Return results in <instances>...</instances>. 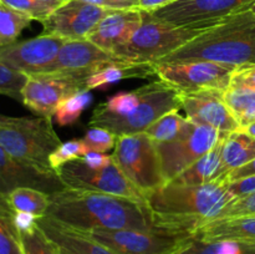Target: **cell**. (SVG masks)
I'll list each match as a JSON object with an SVG mask.
<instances>
[{
  "instance_id": "cell-36",
  "label": "cell",
  "mask_w": 255,
  "mask_h": 254,
  "mask_svg": "<svg viewBox=\"0 0 255 254\" xmlns=\"http://www.w3.org/2000/svg\"><path fill=\"white\" fill-rule=\"evenodd\" d=\"M116 134L112 133L109 129L101 128V127H91L85 133L81 141L87 152L104 153V152L114 148L115 144H116Z\"/></svg>"
},
{
  "instance_id": "cell-29",
  "label": "cell",
  "mask_w": 255,
  "mask_h": 254,
  "mask_svg": "<svg viewBox=\"0 0 255 254\" xmlns=\"http://www.w3.org/2000/svg\"><path fill=\"white\" fill-rule=\"evenodd\" d=\"M178 254H255L253 242H203L193 238Z\"/></svg>"
},
{
  "instance_id": "cell-28",
  "label": "cell",
  "mask_w": 255,
  "mask_h": 254,
  "mask_svg": "<svg viewBox=\"0 0 255 254\" xmlns=\"http://www.w3.org/2000/svg\"><path fill=\"white\" fill-rule=\"evenodd\" d=\"M10 206L16 213H29L44 217L50 206V194L30 187H20L7 196Z\"/></svg>"
},
{
  "instance_id": "cell-6",
  "label": "cell",
  "mask_w": 255,
  "mask_h": 254,
  "mask_svg": "<svg viewBox=\"0 0 255 254\" xmlns=\"http://www.w3.org/2000/svg\"><path fill=\"white\" fill-rule=\"evenodd\" d=\"M142 11V24L131 39L114 50L120 59L129 62H156L162 57L192 41L211 25L176 26L153 19L148 11ZM218 22V21H217Z\"/></svg>"
},
{
  "instance_id": "cell-33",
  "label": "cell",
  "mask_w": 255,
  "mask_h": 254,
  "mask_svg": "<svg viewBox=\"0 0 255 254\" xmlns=\"http://www.w3.org/2000/svg\"><path fill=\"white\" fill-rule=\"evenodd\" d=\"M24 254H57L56 244L47 238L37 224L29 232H20Z\"/></svg>"
},
{
  "instance_id": "cell-49",
  "label": "cell",
  "mask_w": 255,
  "mask_h": 254,
  "mask_svg": "<svg viewBox=\"0 0 255 254\" xmlns=\"http://www.w3.org/2000/svg\"><path fill=\"white\" fill-rule=\"evenodd\" d=\"M9 120H10L9 116H5V115L0 114V126H1L2 124H5L6 121H9Z\"/></svg>"
},
{
  "instance_id": "cell-34",
  "label": "cell",
  "mask_w": 255,
  "mask_h": 254,
  "mask_svg": "<svg viewBox=\"0 0 255 254\" xmlns=\"http://www.w3.org/2000/svg\"><path fill=\"white\" fill-rule=\"evenodd\" d=\"M139 104V95L137 90L134 91H121L110 97L107 101L99 105L100 109L109 114L117 116L131 115Z\"/></svg>"
},
{
  "instance_id": "cell-17",
  "label": "cell",
  "mask_w": 255,
  "mask_h": 254,
  "mask_svg": "<svg viewBox=\"0 0 255 254\" xmlns=\"http://www.w3.org/2000/svg\"><path fill=\"white\" fill-rule=\"evenodd\" d=\"M20 187L40 189L47 194L65 188L57 172L41 171L21 163L0 146V194L7 197Z\"/></svg>"
},
{
  "instance_id": "cell-2",
  "label": "cell",
  "mask_w": 255,
  "mask_h": 254,
  "mask_svg": "<svg viewBox=\"0 0 255 254\" xmlns=\"http://www.w3.org/2000/svg\"><path fill=\"white\" fill-rule=\"evenodd\" d=\"M227 184L213 181L199 186L168 182L147 196V203L159 227L166 231L188 232L214 221L219 212L234 201Z\"/></svg>"
},
{
  "instance_id": "cell-43",
  "label": "cell",
  "mask_w": 255,
  "mask_h": 254,
  "mask_svg": "<svg viewBox=\"0 0 255 254\" xmlns=\"http://www.w3.org/2000/svg\"><path fill=\"white\" fill-rule=\"evenodd\" d=\"M174 1H177V0H139L138 9L148 12L154 11V10L167 6Z\"/></svg>"
},
{
  "instance_id": "cell-4",
  "label": "cell",
  "mask_w": 255,
  "mask_h": 254,
  "mask_svg": "<svg viewBox=\"0 0 255 254\" xmlns=\"http://www.w3.org/2000/svg\"><path fill=\"white\" fill-rule=\"evenodd\" d=\"M136 90L139 104L131 115L117 116L102 111L97 106L92 112L89 126L109 129L117 137L134 134L146 131L167 112L181 109V92L162 80L152 81Z\"/></svg>"
},
{
  "instance_id": "cell-38",
  "label": "cell",
  "mask_w": 255,
  "mask_h": 254,
  "mask_svg": "<svg viewBox=\"0 0 255 254\" xmlns=\"http://www.w3.org/2000/svg\"><path fill=\"white\" fill-rule=\"evenodd\" d=\"M255 216V192L248 196L241 197L227 204L218 213L216 219L233 218V217H254ZM214 219V221H216Z\"/></svg>"
},
{
  "instance_id": "cell-30",
  "label": "cell",
  "mask_w": 255,
  "mask_h": 254,
  "mask_svg": "<svg viewBox=\"0 0 255 254\" xmlns=\"http://www.w3.org/2000/svg\"><path fill=\"white\" fill-rule=\"evenodd\" d=\"M92 94L89 90H82L67 97L57 105L55 110V120L59 126L65 127L74 125L81 117L82 112L91 105Z\"/></svg>"
},
{
  "instance_id": "cell-10",
  "label": "cell",
  "mask_w": 255,
  "mask_h": 254,
  "mask_svg": "<svg viewBox=\"0 0 255 254\" xmlns=\"http://www.w3.org/2000/svg\"><path fill=\"white\" fill-rule=\"evenodd\" d=\"M57 174L67 188L101 192L148 204L146 196L125 176L115 161L104 168L94 169L79 158L60 167Z\"/></svg>"
},
{
  "instance_id": "cell-19",
  "label": "cell",
  "mask_w": 255,
  "mask_h": 254,
  "mask_svg": "<svg viewBox=\"0 0 255 254\" xmlns=\"http://www.w3.org/2000/svg\"><path fill=\"white\" fill-rule=\"evenodd\" d=\"M141 24L142 11L139 9L110 10L86 39L112 52L120 45L128 41Z\"/></svg>"
},
{
  "instance_id": "cell-5",
  "label": "cell",
  "mask_w": 255,
  "mask_h": 254,
  "mask_svg": "<svg viewBox=\"0 0 255 254\" xmlns=\"http://www.w3.org/2000/svg\"><path fill=\"white\" fill-rule=\"evenodd\" d=\"M61 144L51 117H10L0 126V146L21 163L55 172L49 157Z\"/></svg>"
},
{
  "instance_id": "cell-3",
  "label": "cell",
  "mask_w": 255,
  "mask_h": 254,
  "mask_svg": "<svg viewBox=\"0 0 255 254\" xmlns=\"http://www.w3.org/2000/svg\"><path fill=\"white\" fill-rule=\"evenodd\" d=\"M214 61L232 66L255 62V14L239 11L156 62Z\"/></svg>"
},
{
  "instance_id": "cell-7",
  "label": "cell",
  "mask_w": 255,
  "mask_h": 254,
  "mask_svg": "<svg viewBox=\"0 0 255 254\" xmlns=\"http://www.w3.org/2000/svg\"><path fill=\"white\" fill-rule=\"evenodd\" d=\"M111 156L125 176L146 198L166 184L156 143L144 132L117 137Z\"/></svg>"
},
{
  "instance_id": "cell-47",
  "label": "cell",
  "mask_w": 255,
  "mask_h": 254,
  "mask_svg": "<svg viewBox=\"0 0 255 254\" xmlns=\"http://www.w3.org/2000/svg\"><path fill=\"white\" fill-rule=\"evenodd\" d=\"M243 131L248 132L249 134H252V136L255 137V122H253V124H252V125H249L248 127H246V128H244Z\"/></svg>"
},
{
  "instance_id": "cell-25",
  "label": "cell",
  "mask_w": 255,
  "mask_h": 254,
  "mask_svg": "<svg viewBox=\"0 0 255 254\" xmlns=\"http://www.w3.org/2000/svg\"><path fill=\"white\" fill-rule=\"evenodd\" d=\"M196 124L189 121L187 117L181 116L178 110L167 112L166 115L154 121L144 133L154 142V143H164L172 142L193 131Z\"/></svg>"
},
{
  "instance_id": "cell-18",
  "label": "cell",
  "mask_w": 255,
  "mask_h": 254,
  "mask_svg": "<svg viewBox=\"0 0 255 254\" xmlns=\"http://www.w3.org/2000/svg\"><path fill=\"white\" fill-rule=\"evenodd\" d=\"M125 60L106 51L87 39L66 40L45 72H86L94 74L100 67Z\"/></svg>"
},
{
  "instance_id": "cell-39",
  "label": "cell",
  "mask_w": 255,
  "mask_h": 254,
  "mask_svg": "<svg viewBox=\"0 0 255 254\" xmlns=\"http://www.w3.org/2000/svg\"><path fill=\"white\" fill-rule=\"evenodd\" d=\"M229 86L254 90L255 91V62L236 67V70L232 74Z\"/></svg>"
},
{
  "instance_id": "cell-14",
  "label": "cell",
  "mask_w": 255,
  "mask_h": 254,
  "mask_svg": "<svg viewBox=\"0 0 255 254\" xmlns=\"http://www.w3.org/2000/svg\"><path fill=\"white\" fill-rule=\"evenodd\" d=\"M110 10L84 0H69L41 21L42 34L56 35L66 40L86 39Z\"/></svg>"
},
{
  "instance_id": "cell-44",
  "label": "cell",
  "mask_w": 255,
  "mask_h": 254,
  "mask_svg": "<svg viewBox=\"0 0 255 254\" xmlns=\"http://www.w3.org/2000/svg\"><path fill=\"white\" fill-rule=\"evenodd\" d=\"M112 10L138 9L139 0H110Z\"/></svg>"
},
{
  "instance_id": "cell-41",
  "label": "cell",
  "mask_w": 255,
  "mask_h": 254,
  "mask_svg": "<svg viewBox=\"0 0 255 254\" xmlns=\"http://www.w3.org/2000/svg\"><path fill=\"white\" fill-rule=\"evenodd\" d=\"M81 159L86 166H89L90 168L94 169L104 168V167L109 166V164L114 161V159H112V156L100 153V152H87Z\"/></svg>"
},
{
  "instance_id": "cell-42",
  "label": "cell",
  "mask_w": 255,
  "mask_h": 254,
  "mask_svg": "<svg viewBox=\"0 0 255 254\" xmlns=\"http://www.w3.org/2000/svg\"><path fill=\"white\" fill-rule=\"evenodd\" d=\"M254 174H255V158L252 159V161L248 162L247 164H244V166L229 172V173L224 177L223 182L224 183H229V182L237 181V179L244 178V177L254 176Z\"/></svg>"
},
{
  "instance_id": "cell-21",
  "label": "cell",
  "mask_w": 255,
  "mask_h": 254,
  "mask_svg": "<svg viewBox=\"0 0 255 254\" xmlns=\"http://www.w3.org/2000/svg\"><path fill=\"white\" fill-rule=\"evenodd\" d=\"M194 238L203 242L238 241L255 243V216L216 219L199 227Z\"/></svg>"
},
{
  "instance_id": "cell-45",
  "label": "cell",
  "mask_w": 255,
  "mask_h": 254,
  "mask_svg": "<svg viewBox=\"0 0 255 254\" xmlns=\"http://www.w3.org/2000/svg\"><path fill=\"white\" fill-rule=\"evenodd\" d=\"M37 1L41 2L42 5H45V6H47L49 9H51L52 11H54V10H56L57 7L64 5L65 2H67L69 0H37Z\"/></svg>"
},
{
  "instance_id": "cell-22",
  "label": "cell",
  "mask_w": 255,
  "mask_h": 254,
  "mask_svg": "<svg viewBox=\"0 0 255 254\" xmlns=\"http://www.w3.org/2000/svg\"><path fill=\"white\" fill-rule=\"evenodd\" d=\"M156 75L153 62H114L100 67L90 75L86 81V90H106L107 87L126 79H146Z\"/></svg>"
},
{
  "instance_id": "cell-23",
  "label": "cell",
  "mask_w": 255,
  "mask_h": 254,
  "mask_svg": "<svg viewBox=\"0 0 255 254\" xmlns=\"http://www.w3.org/2000/svg\"><path fill=\"white\" fill-rule=\"evenodd\" d=\"M255 158V137L243 129H238L226 137L222 149L221 164L218 169V181L233 169L244 166ZM216 179V181H217Z\"/></svg>"
},
{
  "instance_id": "cell-15",
  "label": "cell",
  "mask_w": 255,
  "mask_h": 254,
  "mask_svg": "<svg viewBox=\"0 0 255 254\" xmlns=\"http://www.w3.org/2000/svg\"><path fill=\"white\" fill-rule=\"evenodd\" d=\"M65 42L66 39L64 37L41 34L32 39L0 47V61L26 75L42 74L54 61Z\"/></svg>"
},
{
  "instance_id": "cell-24",
  "label": "cell",
  "mask_w": 255,
  "mask_h": 254,
  "mask_svg": "<svg viewBox=\"0 0 255 254\" xmlns=\"http://www.w3.org/2000/svg\"><path fill=\"white\" fill-rule=\"evenodd\" d=\"M228 134L222 136L218 143L208 153H206L198 161L194 162L191 167L184 169L173 181H171L172 183L184 184V186H199V184H206L216 181L217 177H218L224 139Z\"/></svg>"
},
{
  "instance_id": "cell-11",
  "label": "cell",
  "mask_w": 255,
  "mask_h": 254,
  "mask_svg": "<svg viewBox=\"0 0 255 254\" xmlns=\"http://www.w3.org/2000/svg\"><path fill=\"white\" fill-rule=\"evenodd\" d=\"M154 71L159 80L171 85L182 94L221 90L231 85L232 74L236 66L214 61L153 62Z\"/></svg>"
},
{
  "instance_id": "cell-20",
  "label": "cell",
  "mask_w": 255,
  "mask_h": 254,
  "mask_svg": "<svg viewBox=\"0 0 255 254\" xmlns=\"http://www.w3.org/2000/svg\"><path fill=\"white\" fill-rule=\"evenodd\" d=\"M37 224L55 244L62 247L71 254H117L104 244L94 241L90 237L61 226L47 216L40 217Z\"/></svg>"
},
{
  "instance_id": "cell-1",
  "label": "cell",
  "mask_w": 255,
  "mask_h": 254,
  "mask_svg": "<svg viewBox=\"0 0 255 254\" xmlns=\"http://www.w3.org/2000/svg\"><path fill=\"white\" fill-rule=\"evenodd\" d=\"M45 216L75 231H166L157 223L148 204L114 194L67 187L50 194V206Z\"/></svg>"
},
{
  "instance_id": "cell-31",
  "label": "cell",
  "mask_w": 255,
  "mask_h": 254,
  "mask_svg": "<svg viewBox=\"0 0 255 254\" xmlns=\"http://www.w3.org/2000/svg\"><path fill=\"white\" fill-rule=\"evenodd\" d=\"M32 19L0 4V47L16 42L22 30L31 24Z\"/></svg>"
},
{
  "instance_id": "cell-50",
  "label": "cell",
  "mask_w": 255,
  "mask_h": 254,
  "mask_svg": "<svg viewBox=\"0 0 255 254\" xmlns=\"http://www.w3.org/2000/svg\"><path fill=\"white\" fill-rule=\"evenodd\" d=\"M247 11H249V12H252V14H255V1L254 2H252L251 5H249L248 7H247ZM246 10H244V11H246Z\"/></svg>"
},
{
  "instance_id": "cell-32",
  "label": "cell",
  "mask_w": 255,
  "mask_h": 254,
  "mask_svg": "<svg viewBox=\"0 0 255 254\" xmlns=\"http://www.w3.org/2000/svg\"><path fill=\"white\" fill-rule=\"evenodd\" d=\"M27 79L26 74L0 61V95L21 101V92Z\"/></svg>"
},
{
  "instance_id": "cell-16",
  "label": "cell",
  "mask_w": 255,
  "mask_h": 254,
  "mask_svg": "<svg viewBox=\"0 0 255 254\" xmlns=\"http://www.w3.org/2000/svg\"><path fill=\"white\" fill-rule=\"evenodd\" d=\"M181 109L184 110L187 119L196 125L211 126L224 133L238 131L239 125L223 100L221 90L182 94Z\"/></svg>"
},
{
  "instance_id": "cell-12",
  "label": "cell",
  "mask_w": 255,
  "mask_h": 254,
  "mask_svg": "<svg viewBox=\"0 0 255 254\" xmlns=\"http://www.w3.org/2000/svg\"><path fill=\"white\" fill-rule=\"evenodd\" d=\"M224 134L228 133L206 125H196L191 133L176 141L156 143L166 183L173 181L184 169L208 153Z\"/></svg>"
},
{
  "instance_id": "cell-46",
  "label": "cell",
  "mask_w": 255,
  "mask_h": 254,
  "mask_svg": "<svg viewBox=\"0 0 255 254\" xmlns=\"http://www.w3.org/2000/svg\"><path fill=\"white\" fill-rule=\"evenodd\" d=\"M84 1L90 2V4L97 5V6L106 7V9H111V4H110V0H84Z\"/></svg>"
},
{
  "instance_id": "cell-8",
  "label": "cell",
  "mask_w": 255,
  "mask_h": 254,
  "mask_svg": "<svg viewBox=\"0 0 255 254\" xmlns=\"http://www.w3.org/2000/svg\"><path fill=\"white\" fill-rule=\"evenodd\" d=\"M77 232L117 254H178L194 238L188 232L172 231L92 229Z\"/></svg>"
},
{
  "instance_id": "cell-37",
  "label": "cell",
  "mask_w": 255,
  "mask_h": 254,
  "mask_svg": "<svg viewBox=\"0 0 255 254\" xmlns=\"http://www.w3.org/2000/svg\"><path fill=\"white\" fill-rule=\"evenodd\" d=\"M0 4L17 12L27 15L32 20L44 21L52 12L51 9L42 5L37 0H0Z\"/></svg>"
},
{
  "instance_id": "cell-27",
  "label": "cell",
  "mask_w": 255,
  "mask_h": 254,
  "mask_svg": "<svg viewBox=\"0 0 255 254\" xmlns=\"http://www.w3.org/2000/svg\"><path fill=\"white\" fill-rule=\"evenodd\" d=\"M0 254H24L15 211L7 197L0 194Z\"/></svg>"
},
{
  "instance_id": "cell-35",
  "label": "cell",
  "mask_w": 255,
  "mask_h": 254,
  "mask_svg": "<svg viewBox=\"0 0 255 254\" xmlns=\"http://www.w3.org/2000/svg\"><path fill=\"white\" fill-rule=\"evenodd\" d=\"M87 153L81 139H72V141L61 143L49 157L50 167L57 172L60 167L75 159L82 158Z\"/></svg>"
},
{
  "instance_id": "cell-40",
  "label": "cell",
  "mask_w": 255,
  "mask_h": 254,
  "mask_svg": "<svg viewBox=\"0 0 255 254\" xmlns=\"http://www.w3.org/2000/svg\"><path fill=\"white\" fill-rule=\"evenodd\" d=\"M227 189H228L229 194L233 197L234 199L241 198V197L248 196L255 192V174L254 176L244 177V178L237 179V181L229 182L227 184Z\"/></svg>"
},
{
  "instance_id": "cell-48",
  "label": "cell",
  "mask_w": 255,
  "mask_h": 254,
  "mask_svg": "<svg viewBox=\"0 0 255 254\" xmlns=\"http://www.w3.org/2000/svg\"><path fill=\"white\" fill-rule=\"evenodd\" d=\"M56 252L57 254H71L69 251H66V249L62 248V247L57 246V244H56Z\"/></svg>"
},
{
  "instance_id": "cell-13",
  "label": "cell",
  "mask_w": 255,
  "mask_h": 254,
  "mask_svg": "<svg viewBox=\"0 0 255 254\" xmlns=\"http://www.w3.org/2000/svg\"><path fill=\"white\" fill-rule=\"evenodd\" d=\"M255 0H177L167 6L149 11L153 19L176 26L216 24L223 17L244 11Z\"/></svg>"
},
{
  "instance_id": "cell-9",
  "label": "cell",
  "mask_w": 255,
  "mask_h": 254,
  "mask_svg": "<svg viewBox=\"0 0 255 254\" xmlns=\"http://www.w3.org/2000/svg\"><path fill=\"white\" fill-rule=\"evenodd\" d=\"M91 74L86 72H42L27 75L21 102L35 115L52 117L57 105L76 92L86 90Z\"/></svg>"
},
{
  "instance_id": "cell-26",
  "label": "cell",
  "mask_w": 255,
  "mask_h": 254,
  "mask_svg": "<svg viewBox=\"0 0 255 254\" xmlns=\"http://www.w3.org/2000/svg\"><path fill=\"white\" fill-rule=\"evenodd\" d=\"M223 100L238 122L239 129H244L255 122L254 90L229 86L223 91Z\"/></svg>"
}]
</instances>
